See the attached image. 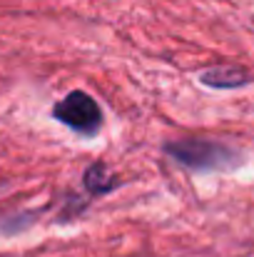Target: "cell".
<instances>
[{"label": "cell", "instance_id": "obj_2", "mask_svg": "<svg viewBox=\"0 0 254 257\" xmlns=\"http://www.w3.org/2000/svg\"><path fill=\"white\" fill-rule=\"evenodd\" d=\"M53 117L68 125L75 133L83 135H95L102 125V110L100 105L83 90H73L68 97H63L53 107Z\"/></svg>", "mask_w": 254, "mask_h": 257}, {"label": "cell", "instance_id": "obj_4", "mask_svg": "<svg viewBox=\"0 0 254 257\" xmlns=\"http://www.w3.org/2000/svg\"><path fill=\"white\" fill-rule=\"evenodd\" d=\"M83 182L90 195H105V192H110V190H115V187L120 185L117 177L110 175V170L105 168V163H92V165L85 170Z\"/></svg>", "mask_w": 254, "mask_h": 257}, {"label": "cell", "instance_id": "obj_3", "mask_svg": "<svg viewBox=\"0 0 254 257\" xmlns=\"http://www.w3.org/2000/svg\"><path fill=\"white\" fill-rule=\"evenodd\" d=\"M199 80L207 87H217V90H232V87H242L252 83V75L239 68V65H214L212 70H204L199 75Z\"/></svg>", "mask_w": 254, "mask_h": 257}, {"label": "cell", "instance_id": "obj_1", "mask_svg": "<svg viewBox=\"0 0 254 257\" xmlns=\"http://www.w3.org/2000/svg\"><path fill=\"white\" fill-rule=\"evenodd\" d=\"M165 153L192 170H217V168H232L237 163V153L212 143V140H177L167 143Z\"/></svg>", "mask_w": 254, "mask_h": 257}]
</instances>
